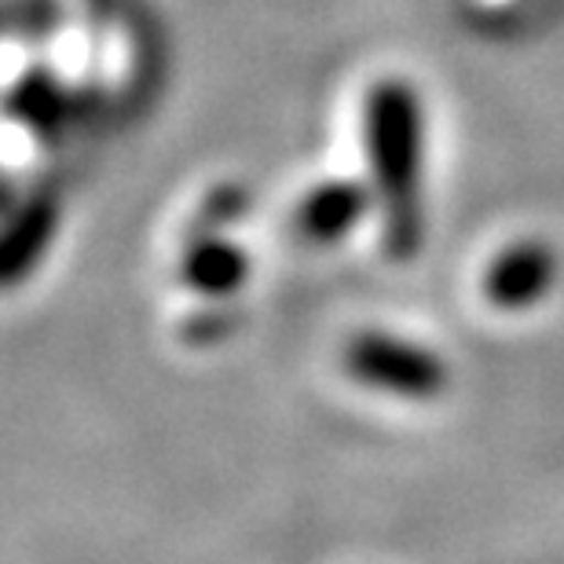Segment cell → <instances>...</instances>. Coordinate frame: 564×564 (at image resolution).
I'll return each mask as SVG.
<instances>
[{
	"label": "cell",
	"mask_w": 564,
	"mask_h": 564,
	"mask_svg": "<svg viewBox=\"0 0 564 564\" xmlns=\"http://www.w3.org/2000/svg\"><path fill=\"white\" fill-rule=\"evenodd\" d=\"M364 151L392 261H414L425 242V107L403 77H381L364 99Z\"/></svg>",
	"instance_id": "1"
},
{
	"label": "cell",
	"mask_w": 564,
	"mask_h": 564,
	"mask_svg": "<svg viewBox=\"0 0 564 564\" xmlns=\"http://www.w3.org/2000/svg\"><path fill=\"white\" fill-rule=\"evenodd\" d=\"M341 364L348 370V378H356L359 386L411 403L440 400L451 381L444 356H436L433 348L408 341V337H397L389 330L352 334L341 352Z\"/></svg>",
	"instance_id": "2"
},
{
	"label": "cell",
	"mask_w": 564,
	"mask_h": 564,
	"mask_svg": "<svg viewBox=\"0 0 564 564\" xmlns=\"http://www.w3.org/2000/svg\"><path fill=\"white\" fill-rule=\"evenodd\" d=\"M557 250L546 239H513L484 268L480 290L491 308L499 312H528L550 297L557 286Z\"/></svg>",
	"instance_id": "3"
},
{
	"label": "cell",
	"mask_w": 564,
	"mask_h": 564,
	"mask_svg": "<svg viewBox=\"0 0 564 564\" xmlns=\"http://www.w3.org/2000/svg\"><path fill=\"white\" fill-rule=\"evenodd\" d=\"M370 206L378 198L364 180H323L297 202V231L312 246H337L364 224Z\"/></svg>",
	"instance_id": "4"
},
{
	"label": "cell",
	"mask_w": 564,
	"mask_h": 564,
	"mask_svg": "<svg viewBox=\"0 0 564 564\" xmlns=\"http://www.w3.org/2000/svg\"><path fill=\"white\" fill-rule=\"evenodd\" d=\"M253 261L239 242H231L224 231L187 235V246L180 253V279L187 290H195L206 301H231L250 282Z\"/></svg>",
	"instance_id": "5"
},
{
	"label": "cell",
	"mask_w": 564,
	"mask_h": 564,
	"mask_svg": "<svg viewBox=\"0 0 564 564\" xmlns=\"http://www.w3.org/2000/svg\"><path fill=\"white\" fill-rule=\"evenodd\" d=\"M55 228H59V206L48 195H33L19 209H8L4 239H0V275L8 286H15L41 264Z\"/></svg>",
	"instance_id": "6"
},
{
	"label": "cell",
	"mask_w": 564,
	"mask_h": 564,
	"mask_svg": "<svg viewBox=\"0 0 564 564\" xmlns=\"http://www.w3.org/2000/svg\"><path fill=\"white\" fill-rule=\"evenodd\" d=\"M74 115V96L66 85L44 66H33L19 77V85L8 93V118L22 121L44 140H55Z\"/></svg>",
	"instance_id": "7"
},
{
	"label": "cell",
	"mask_w": 564,
	"mask_h": 564,
	"mask_svg": "<svg viewBox=\"0 0 564 564\" xmlns=\"http://www.w3.org/2000/svg\"><path fill=\"white\" fill-rule=\"evenodd\" d=\"M246 202H250V195H246L242 184L213 187L209 195H206V202L198 206V224H195V231H191V235H198V231H224L231 220L242 217Z\"/></svg>",
	"instance_id": "8"
},
{
	"label": "cell",
	"mask_w": 564,
	"mask_h": 564,
	"mask_svg": "<svg viewBox=\"0 0 564 564\" xmlns=\"http://www.w3.org/2000/svg\"><path fill=\"white\" fill-rule=\"evenodd\" d=\"M231 326H235V315L224 308V301H209L206 308H198L184 323V337H191V341H217V337L231 334Z\"/></svg>",
	"instance_id": "9"
}]
</instances>
